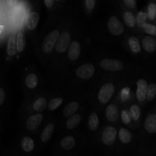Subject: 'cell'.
Instances as JSON below:
<instances>
[{
	"label": "cell",
	"mask_w": 156,
	"mask_h": 156,
	"mask_svg": "<svg viewBox=\"0 0 156 156\" xmlns=\"http://www.w3.org/2000/svg\"><path fill=\"white\" fill-rule=\"evenodd\" d=\"M117 137V131L113 126H108L104 129L101 137V140L102 145L108 149V152H110V148L112 147L115 144Z\"/></svg>",
	"instance_id": "obj_1"
},
{
	"label": "cell",
	"mask_w": 156,
	"mask_h": 156,
	"mask_svg": "<svg viewBox=\"0 0 156 156\" xmlns=\"http://www.w3.org/2000/svg\"><path fill=\"white\" fill-rule=\"evenodd\" d=\"M5 91L2 88H0V106L3 104L5 101Z\"/></svg>",
	"instance_id": "obj_35"
},
{
	"label": "cell",
	"mask_w": 156,
	"mask_h": 156,
	"mask_svg": "<svg viewBox=\"0 0 156 156\" xmlns=\"http://www.w3.org/2000/svg\"><path fill=\"white\" fill-rule=\"evenodd\" d=\"M94 71H95L94 66L92 64L85 63L78 68L77 71H76V75L78 77L82 79H88L92 77Z\"/></svg>",
	"instance_id": "obj_7"
},
{
	"label": "cell",
	"mask_w": 156,
	"mask_h": 156,
	"mask_svg": "<svg viewBox=\"0 0 156 156\" xmlns=\"http://www.w3.org/2000/svg\"><path fill=\"white\" fill-rule=\"evenodd\" d=\"M81 121V117L79 114H73V115L70 116L69 120L66 122V127L69 129H73L80 123Z\"/></svg>",
	"instance_id": "obj_19"
},
{
	"label": "cell",
	"mask_w": 156,
	"mask_h": 156,
	"mask_svg": "<svg viewBox=\"0 0 156 156\" xmlns=\"http://www.w3.org/2000/svg\"><path fill=\"white\" fill-rule=\"evenodd\" d=\"M79 108V105L77 101H72L69 102L66 106L64 108L63 111V115L66 117H69L70 116L73 115L76 112L78 109Z\"/></svg>",
	"instance_id": "obj_17"
},
{
	"label": "cell",
	"mask_w": 156,
	"mask_h": 156,
	"mask_svg": "<svg viewBox=\"0 0 156 156\" xmlns=\"http://www.w3.org/2000/svg\"><path fill=\"white\" fill-rule=\"evenodd\" d=\"M55 126L53 123H49L44 129L41 134V141L42 143H47L50 141L54 132Z\"/></svg>",
	"instance_id": "obj_16"
},
{
	"label": "cell",
	"mask_w": 156,
	"mask_h": 156,
	"mask_svg": "<svg viewBox=\"0 0 156 156\" xmlns=\"http://www.w3.org/2000/svg\"><path fill=\"white\" fill-rule=\"evenodd\" d=\"M63 102V99L62 98H56L53 99L50 101L48 105V108L50 111H54V110L57 109L59 106Z\"/></svg>",
	"instance_id": "obj_30"
},
{
	"label": "cell",
	"mask_w": 156,
	"mask_h": 156,
	"mask_svg": "<svg viewBox=\"0 0 156 156\" xmlns=\"http://www.w3.org/2000/svg\"><path fill=\"white\" fill-rule=\"evenodd\" d=\"M37 76L34 73L29 74L25 79V84L27 88H34L37 85Z\"/></svg>",
	"instance_id": "obj_28"
},
{
	"label": "cell",
	"mask_w": 156,
	"mask_h": 156,
	"mask_svg": "<svg viewBox=\"0 0 156 156\" xmlns=\"http://www.w3.org/2000/svg\"><path fill=\"white\" fill-rule=\"evenodd\" d=\"M100 66L102 69L108 71H120L123 68V63L118 59H102L100 62Z\"/></svg>",
	"instance_id": "obj_5"
},
{
	"label": "cell",
	"mask_w": 156,
	"mask_h": 156,
	"mask_svg": "<svg viewBox=\"0 0 156 156\" xmlns=\"http://www.w3.org/2000/svg\"><path fill=\"white\" fill-rule=\"evenodd\" d=\"M6 2H7L9 6L14 7L17 4V2H18V0H6Z\"/></svg>",
	"instance_id": "obj_37"
},
{
	"label": "cell",
	"mask_w": 156,
	"mask_h": 156,
	"mask_svg": "<svg viewBox=\"0 0 156 156\" xmlns=\"http://www.w3.org/2000/svg\"><path fill=\"white\" fill-rule=\"evenodd\" d=\"M125 5L129 9H135L136 8V0H123Z\"/></svg>",
	"instance_id": "obj_33"
},
{
	"label": "cell",
	"mask_w": 156,
	"mask_h": 156,
	"mask_svg": "<svg viewBox=\"0 0 156 156\" xmlns=\"http://www.w3.org/2000/svg\"><path fill=\"white\" fill-rule=\"evenodd\" d=\"M129 46L130 50L134 53H139L141 52L142 47L140 44V41L136 37H130L129 38Z\"/></svg>",
	"instance_id": "obj_23"
},
{
	"label": "cell",
	"mask_w": 156,
	"mask_h": 156,
	"mask_svg": "<svg viewBox=\"0 0 156 156\" xmlns=\"http://www.w3.org/2000/svg\"><path fill=\"white\" fill-rule=\"evenodd\" d=\"M121 118H122V120H123V123L126 125L129 124V123L131 122V120H132L130 114H129L126 110H123V111H122Z\"/></svg>",
	"instance_id": "obj_32"
},
{
	"label": "cell",
	"mask_w": 156,
	"mask_h": 156,
	"mask_svg": "<svg viewBox=\"0 0 156 156\" xmlns=\"http://www.w3.org/2000/svg\"><path fill=\"white\" fill-rule=\"evenodd\" d=\"M123 19L125 24L129 27H133L136 24V17L130 12H125L123 15Z\"/></svg>",
	"instance_id": "obj_22"
},
{
	"label": "cell",
	"mask_w": 156,
	"mask_h": 156,
	"mask_svg": "<svg viewBox=\"0 0 156 156\" xmlns=\"http://www.w3.org/2000/svg\"><path fill=\"white\" fill-rule=\"evenodd\" d=\"M108 27L109 31L113 35L118 36L124 31V27L123 24L118 20L116 16H111L108 22Z\"/></svg>",
	"instance_id": "obj_6"
},
{
	"label": "cell",
	"mask_w": 156,
	"mask_h": 156,
	"mask_svg": "<svg viewBox=\"0 0 156 156\" xmlns=\"http://www.w3.org/2000/svg\"><path fill=\"white\" fill-rule=\"evenodd\" d=\"M148 83L145 79H140L137 82L136 98L140 102H143L146 100V90H147Z\"/></svg>",
	"instance_id": "obj_9"
},
{
	"label": "cell",
	"mask_w": 156,
	"mask_h": 156,
	"mask_svg": "<svg viewBox=\"0 0 156 156\" xmlns=\"http://www.w3.org/2000/svg\"><path fill=\"white\" fill-rule=\"evenodd\" d=\"M143 29H144L145 32L148 34L152 35V36H156V25L155 24L146 23Z\"/></svg>",
	"instance_id": "obj_31"
},
{
	"label": "cell",
	"mask_w": 156,
	"mask_h": 156,
	"mask_svg": "<svg viewBox=\"0 0 156 156\" xmlns=\"http://www.w3.org/2000/svg\"><path fill=\"white\" fill-rule=\"evenodd\" d=\"M129 114H130L133 120H135V121L138 120L140 117V114H141L140 107L136 105H132L130 107V109H129Z\"/></svg>",
	"instance_id": "obj_29"
},
{
	"label": "cell",
	"mask_w": 156,
	"mask_h": 156,
	"mask_svg": "<svg viewBox=\"0 0 156 156\" xmlns=\"http://www.w3.org/2000/svg\"><path fill=\"white\" fill-rule=\"evenodd\" d=\"M59 36V30H54L50 32L45 38L42 44V50L45 53H49L53 50Z\"/></svg>",
	"instance_id": "obj_2"
},
{
	"label": "cell",
	"mask_w": 156,
	"mask_h": 156,
	"mask_svg": "<svg viewBox=\"0 0 156 156\" xmlns=\"http://www.w3.org/2000/svg\"><path fill=\"white\" fill-rule=\"evenodd\" d=\"M4 29H5V27L3 25H0V37L2 36V34L3 31H4Z\"/></svg>",
	"instance_id": "obj_38"
},
{
	"label": "cell",
	"mask_w": 156,
	"mask_h": 156,
	"mask_svg": "<svg viewBox=\"0 0 156 156\" xmlns=\"http://www.w3.org/2000/svg\"><path fill=\"white\" fill-rule=\"evenodd\" d=\"M81 46L78 41H73L69 47L68 57L71 60H76L80 56Z\"/></svg>",
	"instance_id": "obj_11"
},
{
	"label": "cell",
	"mask_w": 156,
	"mask_h": 156,
	"mask_svg": "<svg viewBox=\"0 0 156 156\" xmlns=\"http://www.w3.org/2000/svg\"><path fill=\"white\" fill-rule=\"evenodd\" d=\"M71 44V36L69 33L64 31L58 37L56 43V50L58 53H64Z\"/></svg>",
	"instance_id": "obj_3"
},
{
	"label": "cell",
	"mask_w": 156,
	"mask_h": 156,
	"mask_svg": "<svg viewBox=\"0 0 156 156\" xmlns=\"http://www.w3.org/2000/svg\"><path fill=\"white\" fill-rule=\"evenodd\" d=\"M43 120V115L41 114H35L27 119L26 122V128L30 131H34L40 126Z\"/></svg>",
	"instance_id": "obj_8"
},
{
	"label": "cell",
	"mask_w": 156,
	"mask_h": 156,
	"mask_svg": "<svg viewBox=\"0 0 156 156\" xmlns=\"http://www.w3.org/2000/svg\"><path fill=\"white\" fill-rule=\"evenodd\" d=\"M119 116H120V114H119V110L117 105L114 104L108 105L106 109V117L108 120L111 122H114L118 120Z\"/></svg>",
	"instance_id": "obj_15"
},
{
	"label": "cell",
	"mask_w": 156,
	"mask_h": 156,
	"mask_svg": "<svg viewBox=\"0 0 156 156\" xmlns=\"http://www.w3.org/2000/svg\"><path fill=\"white\" fill-rule=\"evenodd\" d=\"M117 135H118V140L120 141V145L122 146H128L132 143V133L128 129H125V128H121L117 133Z\"/></svg>",
	"instance_id": "obj_10"
},
{
	"label": "cell",
	"mask_w": 156,
	"mask_h": 156,
	"mask_svg": "<svg viewBox=\"0 0 156 156\" xmlns=\"http://www.w3.org/2000/svg\"><path fill=\"white\" fill-rule=\"evenodd\" d=\"M142 46L148 53H154L156 50V40L152 36H146L142 41Z\"/></svg>",
	"instance_id": "obj_12"
},
{
	"label": "cell",
	"mask_w": 156,
	"mask_h": 156,
	"mask_svg": "<svg viewBox=\"0 0 156 156\" xmlns=\"http://www.w3.org/2000/svg\"><path fill=\"white\" fill-rule=\"evenodd\" d=\"M40 16L37 12H31L27 15L25 19V24L29 30H34L39 22Z\"/></svg>",
	"instance_id": "obj_14"
},
{
	"label": "cell",
	"mask_w": 156,
	"mask_h": 156,
	"mask_svg": "<svg viewBox=\"0 0 156 156\" xmlns=\"http://www.w3.org/2000/svg\"><path fill=\"white\" fill-rule=\"evenodd\" d=\"M156 97V84L151 83L148 85L147 90H146V99L148 101H152Z\"/></svg>",
	"instance_id": "obj_26"
},
{
	"label": "cell",
	"mask_w": 156,
	"mask_h": 156,
	"mask_svg": "<svg viewBox=\"0 0 156 156\" xmlns=\"http://www.w3.org/2000/svg\"><path fill=\"white\" fill-rule=\"evenodd\" d=\"M88 128L92 131H96L98 129L99 126V120L96 113H92L90 114L88 117Z\"/></svg>",
	"instance_id": "obj_21"
},
{
	"label": "cell",
	"mask_w": 156,
	"mask_h": 156,
	"mask_svg": "<svg viewBox=\"0 0 156 156\" xmlns=\"http://www.w3.org/2000/svg\"><path fill=\"white\" fill-rule=\"evenodd\" d=\"M114 93V86L113 84L108 83L101 87L98 93V100L101 103L106 104L111 100Z\"/></svg>",
	"instance_id": "obj_4"
},
{
	"label": "cell",
	"mask_w": 156,
	"mask_h": 156,
	"mask_svg": "<svg viewBox=\"0 0 156 156\" xmlns=\"http://www.w3.org/2000/svg\"><path fill=\"white\" fill-rule=\"evenodd\" d=\"M144 127L146 132L149 133H156V114H150L146 117Z\"/></svg>",
	"instance_id": "obj_13"
},
{
	"label": "cell",
	"mask_w": 156,
	"mask_h": 156,
	"mask_svg": "<svg viewBox=\"0 0 156 156\" xmlns=\"http://www.w3.org/2000/svg\"><path fill=\"white\" fill-rule=\"evenodd\" d=\"M47 100L44 98H40L37 100L35 101L34 103L33 108L34 111H37V112H41V111H44L47 107Z\"/></svg>",
	"instance_id": "obj_27"
},
{
	"label": "cell",
	"mask_w": 156,
	"mask_h": 156,
	"mask_svg": "<svg viewBox=\"0 0 156 156\" xmlns=\"http://www.w3.org/2000/svg\"><path fill=\"white\" fill-rule=\"evenodd\" d=\"M26 46L25 37L22 31H19L17 34L16 38V47L18 52H22L24 50Z\"/></svg>",
	"instance_id": "obj_24"
},
{
	"label": "cell",
	"mask_w": 156,
	"mask_h": 156,
	"mask_svg": "<svg viewBox=\"0 0 156 156\" xmlns=\"http://www.w3.org/2000/svg\"><path fill=\"white\" fill-rule=\"evenodd\" d=\"M44 4L47 8H52L54 5V0H44Z\"/></svg>",
	"instance_id": "obj_36"
},
{
	"label": "cell",
	"mask_w": 156,
	"mask_h": 156,
	"mask_svg": "<svg viewBox=\"0 0 156 156\" xmlns=\"http://www.w3.org/2000/svg\"><path fill=\"white\" fill-rule=\"evenodd\" d=\"M85 1V7L88 9V10H92L94 8L96 4V0H84Z\"/></svg>",
	"instance_id": "obj_34"
},
{
	"label": "cell",
	"mask_w": 156,
	"mask_h": 156,
	"mask_svg": "<svg viewBox=\"0 0 156 156\" xmlns=\"http://www.w3.org/2000/svg\"><path fill=\"white\" fill-rule=\"evenodd\" d=\"M147 19L148 17L146 12L140 11L137 13L136 17V23L140 28H143L145 24L147 23Z\"/></svg>",
	"instance_id": "obj_25"
},
{
	"label": "cell",
	"mask_w": 156,
	"mask_h": 156,
	"mask_svg": "<svg viewBox=\"0 0 156 156\" xmlns=\"http://www.w3.org/2000/svg\"><path fill=\"white\" fill-rule=\"evenodd\" d=\"M17 53L16 37L15 35H11L7 44V53L9 56H14Z\"/></svg>",
	"instance_id": "obj_18"
},
{
	"label": "cell",
	"mask_w": 156,
	"mask_h": 156,
	"mask_svg": "<svg viewBox=\"0 0 156 156\" xmlns=\"http://www.w3.org/2000/svg\"><path fill=\"white\" fill-rule=\"evenodd\" d=\"M146 14L149 21H155L156 19V0L150 2L148 4Z\"/></svg>",
	"instance_id": "obj_20"
},
{
	"label": "cell",
	"mask_w": 156,
	"mask_h": 156,
	"mask_svg": "<svg viewBox=\"0 0 156 156\" xmlns=\"http://www.w3.org/2000/svg\"><path fill=\"white\" fill-rule=\"evenodd\" d=\"M55 1H56V2H60V1H62V0H55Z\"/></svg>",
	"instance_id": "obj_39"
}]
</instances>
